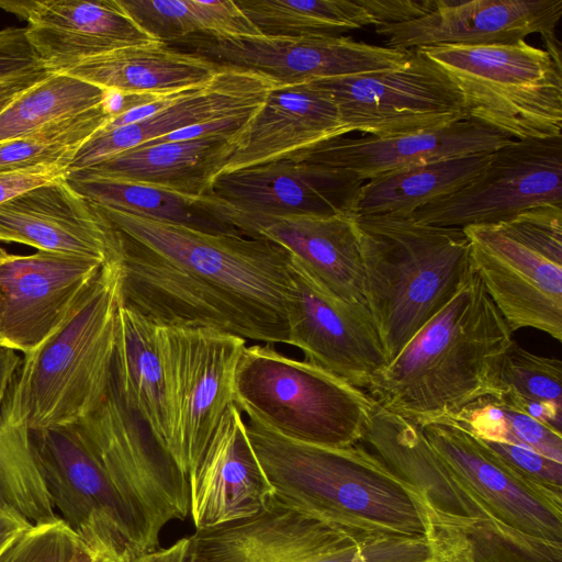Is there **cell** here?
Masks as SVG:
<instances>
[{
  "instance_id": "obj_1",
  "label": "cell",
  "mask_w": 562,
  "mask_h": 562,
  "mask_svg": "<svg viewBox=\"0 0 562 562\" xmlns=\"http://www.w3.org/2000/svg\"><path fill=\"white\" fill-rule=\"evenodd\" d=\"M89 203L115 232L125 306L161 326L289 345L291 255L282 246Z\"/></svg>"
},
{
  "instance_id": "obj_2",
  "label": "cell",
  "mask_w": 562,
  "mask_h": 562,
  "mask_svg": "<svg viewBox=\"0 0 562 562\" xmlns=\"http://www.w3.org/2000/svg\"><path fill=\"white\" fill-rule=\"evenodd\" d=\"M513 333L474 270L368 390L373 402L420 426L498 395Z\"/></svg>"
},
{
  "instance_id": "obj_3",
  "label": "cell",
  "mask_w": 562,
  "mask_h": 562,
  "mask_svg": "<svg viewBox=\"0 0 562 562\" xmlns=\"http://www.w3.org/2000/svg\"><path fill=\"white\" fill-rule=\"evenodd\" d=\"M273 496L356 537H427L422 494L359 443L328 447L245 422Z\"/></svg>"
},
{
  "instance_id": "obj_4",
  "label": "cell",
  "mask_w": 562,
  "mask_h": 562,
  "mask_svg": "<svg viewBox=\"0 0 562 562\" xmlns=\"http://www.w3.org/2000/svg\"><path fill=\"white\" fill-rule=\"evenodd\" d=\"M367 304L386 366L458 293L474 268L462 228L406 216H355Z\"/></svg>"
},
{
  "instance_id": "obj_5",
  "label": "cell",
  "mask_w": 562,
  "mask_h": 562,
  "mask_svg": "<svg viewBox=\"0 0 562 562\" xmlns=\"http://www.w3.org/2000/svg\"><path fill=\"white\" fill-rule=\"evenodd\" d=\"M121 304L119 256L101 268L58 329L22 356L3 404L30 431L77 426L104 403Z\"/></svg>"
},
{
  "instance_id": "obj_6",
  "label": "cell",
  "mask_w": 562,
  "mask_h": 562,
  "mask_svg": "<svg viewBox=\"0 0 562 562\" xmlns=\"http://www.w3.org/2000/svg\"><path fill=\"white\" fill-rule=\"evenodd\" d=\"M234 404L282 437L328 447L362 441L374 406L368 393L345 379L266 344L243 350Z\"/></svg>"
},
{
  "instance_id": "obj_7",
  "label": "cell",
  "mask_w": 562,
  "mask_h": 562,
  "mask_svg": "<svg viewBox=\"0 0 562 562\" xmlns=\"http://www.w3.org/2000/svg\"><path fill=\"white\" fill-rule=\"evenodd\" d=\"M459 88L469 119L513 139L562 136V67L519 41L419 47Z\"/></svg>"
},
{
  "instance_id": "obj_8",
  "label": "cell",
  "mask_w": 562,
  "mask_h": 562,
  "mask_svg": "<svg viewBox=\"0 0 562 562\" xmlns=\"http://www.w3.org/2000/svg\"><path fill=\"white\" fill-rule=\"evenodd\" d=\"M77 427L122 497L144 552L156 551L166 525L190 513L188 479L123 403L113 379L104 403Z\"/></svg>"
},
{
  "instance_id": "obj_9",
  "label": "cell",
  "mask_w": 562,
  "mask_h": 562,
  "mask_svg": "<svg viewBox=\"0 0 562 562\" xmlns=\"http://www.w3.org/2000/svg\"><path fill=\"white\" fill-rule=\"evenodd\" d=\"M462 229L473 268L512 333L533 328L562 341V238L521 215Z\"/></svg>"
},
{
  "instance_id": "obj_10",
  "label": "cell",
  "mask_w": 562,
  "mask_h": 562,
  "mask_svg": "<svg viewBox=\"0 0 562 562\" xmlns=\"http://www.w3.org/2000/svg\"><path fill=\"white\" fill-rule=\"evenodd\" d=\"M469 518L562 544V496L529 481L452 420L420 426Z\"/></svg>"
},
{
  "instance_id": "obj_11",
  "label": "cell",
  "mask_w": 562,
  "mask_h": 562,
  "mask_svg": "<svg viewBox=\"0 0 562 562\" xmlns=\"http://www.w3.org/2000/svg\"><path fill=\"white\" fill-rule=\"evenodd\" d=\"M31 439L53 508L81 542L113 562L146 554L122 497L78 427L31 431Z\"/></svg>"
},
{
  "instance_id": "obj_12",
  "label": "cell",
  "mask_w": 562,
  "mask_h": 562,
  "mask_svg": "<svg viewBox=\"0 0 562 562\" xmlns=\"http://www.w3.org/2000/svg\"><path fill=\"white\" fill-rule=\"evenodd\" d=\"M312 82L330 95L349 133L390 137L470 120L457 85L419 47L395 68Z\"/></svg>"
},
{
  "instance_id": "obj_13",
  "label": "cell",
  "mask_w": 562,
  "mask_h": 562,
  "mask_svg": "<svg viewBox=\"0 0 562 562\" xmlns=\"http://www.w3.org/2000/svg\"><path fill=\"white\" fill-rule=\"evenodd\" d=\"M158 326L171 411L169 454L188 479L234 405L235 372L246 340L209 328Z\"/></svg>"
},
{
  "instance_id": "obj_14",
  "label": "cell",
  "mask_w": 562,
  "mask_h": 562,
  "mask_svg": "<svg viewBox=\"0 0 562 562\" xmlns=\"http://www.w3.org/2000/svg\"><path fill=\"white\" fill-rule=\"evenodd\" d=\"M389 539L356 537L272 496L254 516L195 530L182 562H370Z\"/></svg>"
},
{
  "instance_id": "obj_15",
  "label": "cell",
  "mask_w": 562,
  "mask_h": 562,
  "mask_svg": "<svg viewBox=\"0 0 562 562\" xmlns=\"http://www.w3.org/2000/svg\"><path fill=\"white\" fill-rule=\"evenodd\" d=\"M543 205L562 206V136L514 139L493 151L484 169L460 190L406 217L463 228L502 223Z\"/></svg>"
},
{
  "instance_id": "obj_16",
  "label": "cell",
  "mask_w": 562,
  "mask_h": 562,
  "mask_svg": "<svg viewBox=\"0 0 562 562\" xmlns=\"http://www.w3.org/2000/svg\"><path fill=\"white\" fill-rule=\"evenodd\" d=\"M169 46L221 68L254 72L277 86L312 82L398 67L412 49H396L351 37H228L195 34Z\"/></svg>"
},
{
  "instance_id": "obj_17",
  "label": "cell",
  "mask_w": 562,
  "mask_h": 562,
  "mask_svg": "<svg viewBox=\"0 0 562 562\" xmlns=\"http://www.w3.org/2000/svg\"><path fill=\"white\" fill-rule=\"evenodd\" d=\"M364 182L349 170L311 159L301 149L218 175L211 195L225 206L236 229L245 235L250 222L267 217L352 215Z\"/></svg>"
},
{
  "instance_id": "obj_18",
  "label": "cell",
  "mask_w": 562,
  "mask_h": 562,
  "mask_svg": "<svg viewBox=\"0 0 562 562\" xmlns=\"http://www.w3.org/2000/svg\"><path fill=\"white\" fill-rule=\"evenodd\" d=\"M290 276L289 345L304 353V361L368 391L386 367L369 308L333 295L292 256Z\"/></svg>"
},
{
  "instance_id": "obj_19",
  "label": "cell",
  "mask_w": 562,
  "mask_h": 562,
  "mask_svg": "<svg viewBox=\"0 0 562 562\" xmlns=\"http://www.w3.org/2000/svg\"><path fill=\"white\" fill-rule=\"evenodd\" d=\"M104 265L37 250L15 255L0 247V346L26 355L66 321Z\"/></svg>"
},
{
  "instance_id": "obj_20",
  "label": "cell",
  "mask_w": 562,
  "mask_h": 562,
  "mask_svg": "<svg viewBox=\"0 0 562 562\" xmlns=\"http://www.w3.org/2000/svg\"><path fill=\"white\" fill-rule=\"evenodd\" d=\"M562 0H435L426 15L400 24L376 25L385 46L412 49L440 45L514 44L533 33L555 40Z\"/></svg>"
},
{
  "instance_id": "obj_21",
  "label": "cell",
  "mask_w": 562,
  "mask_h": 562,
  "mask_svg": "<svg viewBox=\"0 0 562 562\" xmlns=\"http://www.w3.org/2000/svg\"><path fill=\"white\" fill-rule=\"evenodd\" d=\"M26 21V37L48 71L124 47L156 42L120 0L0 1Z\"/></svg>"
},
{
  "instance_id": "obj_22",
  "label": "cell",
  "mask_w": 562,
  "mask_h": 562,
  "mask_svg": "<svg viewBox=\"0 0 562 562\" xmlns=\"http://www.w3.org/2000/svg\"><path fill=\"white\" fill-rule=\"evenodd\" d=\"M190 515L196 530L254 516L273 496L234 404L221 419L202 457L188 475Z\"/></svg>"
},
{
  "instance_id": "obj_23",
  "label": "cell",
  "mask_w": 562,
  "mask_h": 562,
  "mask_svg": "<svg viewBox=\"0 0 562 562\" xmlns=\"http://www.w3.org/2000/svg\"><path fill=\"white\" fill-rule=\"evenodd\" d=\"M0 243L23 244L103 265L120 256L113 227L66 177L0 204Z\"/></svg>"
},
{
  "instance_id": "obj_24",
  "label": "cell",
  "mask_w": 562,
  "mask_h": 562,
  "mask_svg": "<svg viewBox=\"0 0 562 562\" xmlns=\"http://www.w3.org/2000/svg\"><path fill=\"white\" fill-rule=\"evenodd\" d=\"M274 86L254 72L221 68L211 81L181 93L157 113L110 131H98L77 151L67 173L190 126L254 113Z\"/></svg>"
},
{
  "instance_id": "obj_25",
  "label": "cell",
  "mask_w": 562,
  "mask_h": 562,
  "mask_svg": "<svg viewBox=\"0 0 562 562\" xmlns=\"http://www.w3.org/2000/svg\"><path fill=\"white\" fill-rule=\"evenodd\" d=\"M349 134L314 82L274 86L237 137L221 173L265 164Z\"/></svg>"
},
{
  "instance_id": "obj_26",
  "label": "cell",
  "mask_w": 562,
  "mask_h": 562,
  "mask_svg": "<svg viewBox=\"0 0 562 562\" xmlns=\"http://www.w3.org/2000/svg\"><path fill=\"white\" fill-rule=\"evenodd\" d=\"M514 139L472 119L445 127L390 137H337L304 148L311 159L368 181L413 165L493 153Z\"/></svg>"
},
{
  "instance_id": "obj_27",
  "label": "cell",
  "mask_w": 562,
  "mask_h": 562,
  "mask_svg": "<svg viewBox=\"0 0 562 562\" xmlns=\"http://www.w3.org/2000/svg\"><path fill=\"white\" fill-rule=\"evenodd\" d=\"M245 235L279 244L333 295L368 307L353 215L267 217L250 222Z\"/></svg>"
},
{
  "instance_id": "obj_28",
  "label": "cell",
  "mask_w": 562,
  "mask_h": 562,
  "mask_svg": "<svg viewBox=\"0 0 562 562\" xmlns=\"http://www.w3.org/2000/svg\"><path fill=\"white\" fill-rule=\"evenodd\" d=\"M237 137L213 135L138 146L67 175L144 183L188 195H209Z\"/></svg>"
},
{
  "instance_id": "obj_29",
  "label": "cell",
  "mask_w": 562,
  "mask_h": 562,
  "mask_svg": "<svg viewBox=\"0 0 562 562\" xmlns=\"http://www.w3.org/2000/svg\"><path fill=\"white\" fill-rule=\"evenodd\" d=\"M112 379L123 403L169 454L171 411L159 326L123 303L117 312Z\"/></svg>"
},
{
  "instance_id": "obj_30",
  "label": "cell",
  "mask_w": 562,
  "mask_h": 562,
  "mask_svg": "<svg viewBox=\"0 0 562 562\" xmlns=\"http://www.w3.org/2000/svg\"><path fill=\"white\" fill-rule=\"evenodd\" d=\"M221 67L156 41L83 59L58 70L123 94L166 95L201 87Z\"/></svg>"
},
{
  "instance_id": "obj_31",
  "label": "cell",
  "mask_w": 562,
  "mask_h": 562,
  "mask_svg": "<svg viewBox=\"0 0 562 562\" xmlns=\"http://www.w3.org/2000/svg\"><path fill=\"white\" fill-rule=\"evenodd\" d=\"M66 179L76 192L98 205L207 233L241 234L225 206L211 194L188 195L155 186L97 177L66 175Z\"/></svg>"
},
{
  "instance_id": "obj_32",
  "label": "cell",
  "mask_w": 562,
  "mask_h": 562,
  "mask_svg": "<svg viewBox=\"0 0 562 562\" xmlns=\"http://www.w3.org/2000/svg\"><path fill=\"white\" fill-rule=\"evenodd\" d=\"M491 154L413 165L372 178L360 188L352 215L408 216L469 183L487 165Z\"/></svg>"
},
{
  "instance_id": "obj_33",
  "label": "cell",
  "mask_w": 562,
  "mask_h": 562,
  "mask_svg": "<svg viewBox=\"0 0 562 562\" xmlns=\"http://www.w3.org/2000/svg\"><path fill=\"white\" fill-rule=\"evenodd\" d=\"M150 36L171 44L195 34L261 35L232 0H120Z\"/></svg>"
},
{
  "instance_id": "obj_34",
  "label": "cell",
  "mask_w": 562,
  "mask_h": 562,
  "mask_svg": "<svg viewBox=\"0 0 562 562\" xmlns=\"http://www.w3.org/2000/svg\"><path fill=\"white\" fill-rule=\"evenodd\" d=\"M235 3L265 36L339 37L374 25L358 0H238Z\"/></svg>"
},
{
  "instance_id": "obj_35",
  "label": "cell",
  "mask_w": 562,
  "mask_h": 562,
  "mask_svg": "<svg viewBox=\"0 0 562 562\" xmlns=\"http://www.w3.org/2000/svg\"><path fill=\"white\" fill-rule=\"evenodd\" d=\"M110 91L61 71H49L0 109V144L48 123L103 104Z\"/></svg>"
},
{
  "instance_id": "obj_36",
  "label": "cell",
  "mask_w": 562,
  "mask_h": 562,
  "mask_svg": "<svg viewBox=\"0 0 562 562\" xmlns=\"http://www.w3.org/2000/svg\"><path fill=\"white\" fill-rule=\"evenodd\" d=\"M0 506L32 525L58 518L42 476L27 426L0 407Z\"/></svg>"
},
{
  "instance_id": "obj_37",
  "label": "cell",
  "mask_w": 562,
  "mask_h": 562,
  "mask_svg": "<svg viewBox=\"0 0 562 562\" xmlns=\"http://www.w3.org/2000/svg\"><path fill=\"white\" fill-rule=\"evenodd\" d=\"M109 98V97H108ZM113 119L106 101L0 144V173L38 167H69L80 147Z\"/></svg>"
},
{
  "instance_id": "obj_38",
  "label": "cell",
  "mask_w": 562,
  "mask_h": 562,
  "mask_svg": "<svg viewBox=\"0 0 562 562\" xmlns=\"http://www.w3.org/2000/svg\"><path fill=\"white\" fill-rule=\"evenodd\" d=\"M447 420L458 423L479 439L522 446L562 463L561 431L513 406L502 395L483 396Z\"/></svg>"
},
{
  "instance_id": "obj_39",
  "label": "cell",
  "mask_w": 562,
  "mask_h": 562,
  "mask_svg": "<svg viewBox=\"0 0 562 562\" xmlns=\"http://www.w3.org/2000/svg\"><path fill=\"white\" fill-rule=\"evenodd\" d=\"M498 387V395L518 409L537 404L562 419L560 359L535 355L513 340L501 362Z\"/></svg>"
},
{
  "instance_id": "obj_40",
  "label": "cell",
  "mask_w": 562,
  "mask_h": 562,
  "mask_svg": "<svg viewBox=\"0 0 562 562\" xmlns=\"http://www.w3.org/2000/svg\"><path fill=\"white\" fill-rule=\"evenodd\" d=\"M85 544L60 519L29 527L0 562H67Z\"/></svg>"
},
{
  "instance_id": "obj_41",
  "label": "cell",
  "mask_w": 562,
  "mask_h": 562,
  "mask_svg": "<svg viewBox=\"0 0 562 562\" xmlns=\"http://www.w3.org/2000/svg\"><path fill=\"white\" fill-rule=\"evenodd\" d=\"M48 72L31 46L25 27L0 30V88L35 81Z\"/></svg>"
},
{
  "instance_id": "obj_42",
  "label": "cell",
  "mask_w": 562,
  "mask_h": 562,
  "mask_svg": "<svg viewBox=\"0 0 562 562\" xmlns=\"http://www.w3.org/2000/svg\"><path fill=\"white\" fill-rule=\"evenodd\" d=\"M480 440L519 474L535 484L562 496L561 462L522 446Z\"/></svg>"
},
{
  "instance_id": "obj_43",
  "label": "cell",
  "mask_w": 562,
  "mask_h": 562,
  "mask_svg": "<svg viewBox=\"0 0 562 562\" xmlns=\"http://www.w3.org/2000/svg\"><path fill=\"white\" fill-rule=\"evenodd\" d=\"M371 15L374 26L400 24L429 13L435 0H358Z\"/></svg>"
},
{
  "instance_id": "obj_44",
  "label": "cell",
  "mask_w": 562,
  "mask_h": 562,
  "mask_svg": "<svg viewBox=\"0 0 562 562\" xmlns=\"http://www.w3.org/2000/svg\"><path fill=\"white\" fill-rule=\"evenodd\" d=\"M64 165L38 166L0 173V204L33 188L65 178Z\"/></svg>"
},
{
  "instance_id": "obj_45",
  "label": "cell",
  "mask_w": 562,
  "mask_h": 562,
  "mask_svg": "<svg viewBox=\"0 0 562 562\" xmlns=\"http://www.w3.org/2000/svg\"><path fill=\"white\" fill-rule=\"evenodd\" d=\"M31 526L18 513L0 506V555Z\"/></svg>"
},
{
  "instance_id": "obj_46",
  "label": "cell",
  "mask_w": 562,
  "mask_h": 562,
  "mask_svg": "<svg viewBox=\"0 0 562 562\" xmlns=\"http://www.w3.org/2000/svg\"><path fill=\"white\" fill-rule=\"evenodd\" d=\"M21 363V353L0 346V407L9 395Z\"/></svg>"
},
{
  "instance_id": "obj_47",
  "label": "cell",
  "mask_w": 562,
  "mask_h": 562,
  "mask_svg": "<svg viewBox=\"0 0 562 562\" xmlns=\"http://www.w3.org/2000/svg\"><path fill=\"white\" fill-rule=\"evenodd\" d=\"M35 81H24L0 88V109L7 105L18 93Z\"/></svg>"
},
{
  "instance_id": "obj_48",
  "label": "cell",
  "mask_w": 562,
  "mask_h": 562,
  "mask_svg": "<svg viewBox=\"0 0 562 562\" xmlns=\"http://www.w3.org/2000/svg\"><path fill=\"white\" fill-rule=\"evenodd\" d=\"M187 548V538H182L167 548L164 562H182Z\"/></svg>"
},
{
  "instance_id": "obj_49",
  "label": "cell",
  "mask_w": 562,
  "mask_h": 562,
  "mask_svg": "<svg viewBox=\"0 0 562 562\" xmlns=\"http://www.w3.org/2000/svg\"><path fill=\"white\" fill-rule=\"evenodd\" d=\"M67 562H113L95 555L88 548L79 549Z\"/></svg>"
},
{
  "instance_id": "obj_50",
  "label": "cell",
  "mask_w": 562,
  "mask_h": 562,
  "mask_svg": "<svg viewBox=\"0 0 562 562\" xmlns=\"http://www.w3.org/2000/svg\"><path fill=\"white\" fill-rule=\"evenodd\" d=\"M167 553V548L157 549L154 552L146 553L133 559L131 562H164Z\"/></svg>"
}]
</instances>
